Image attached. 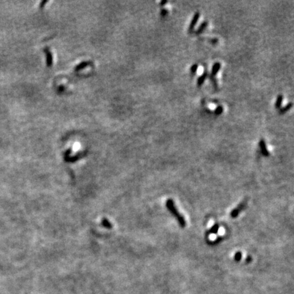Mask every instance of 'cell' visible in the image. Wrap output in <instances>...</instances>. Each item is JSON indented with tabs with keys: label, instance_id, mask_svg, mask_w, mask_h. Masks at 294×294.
Instances as JSON below:
<instances>
[{
	"label": "cell",
	"instance_id": "6da1fadb",
	"mask_svg": "<svg viewBox=\"0 0 294 294\" xmlns=\"http://www.w3.org/2000/svg\"><path fill=\"white\" fill-rule=\"evenodd\" d=\"M166 207H167L168 211L171 212L172 214L176 217L177 221L178 222L179 225L181 227H185L187 225L186 220H185V217L178 212V209H177L176 206H175V204L174 203L172 200L169 199V200H167V201H166Z\"/></svg>",
	"mask_w": 294,
	"mask_h": 294
},
{
	"label": "cell",
	"instance_id": "7a4b0ae2",
	"mask_svg": "<svg viewBox=\"0 0 294 294\" xmlns=\"http://www.w3.org/2000/svg\"><path fill=\"white\" fill-rule=\"evenodd\" d=\"M247 204V200H244L236 208H234L231 211L230 213V216L232 218H236V217H238V215L240 213L241 211H243V210L246 208Z\"/></svg>",
	"mask_w": 294,
	"mask_h": 294
},
{
	"label": "cell",
	"instance_id": "3957f363",
	"mask_svg": "<svg viewBox=\"0 0 294 294\" xmlns=\"http://www.w3.org/2000/svg\"><path fill=\"white\" fill-rule=\"evenodd\" d=\"M200 14L199 12H196L195 14H194V15H193V18H192V20L191 21V23L189 24V29H188V31H189V32H191L193 29H194V27L198 23V22L199 21V18H200Z\"/></svg>",
	"mask_w": 294,
	"mask_h": 294
},
{
	"label": "cell",
	"instance_id": "277c9868",
	"mask_svg": "<svg viewBox=\"0 0 294 294\" xmlns=\"http://www.w3.org/2000/svg\"><path fill=\"white\" fill-rule=\"evenodd\" d=\"M259 146H260V149L261 154H262L263 156H265V157H268L270 155V152L268 151V149H267L265 140H264L263 139H261V140H260V142H259Z\"/></svg>",
	"mask_w": 294,
	"mask_h": 294
},
{
	"label": "cell",
	"instance_id": "5b68a950",
	"mask_svg": "<svg viewBox=\"0 0 294 294\" xmlns=\"http://www.w3.org/2000/svg\"><path fill=\"white\" fill-rule=\"evenodd\" d=\"M220 67H221V64H220L219 62H216L214 63V65H212V70H211V74L212 76H216L218 72H219V70L220 69Z\"/></svg>",
	"mask_w": 294,
	"mask_h": 294
},
{
	"label": "cell",
	"instance_id": "8992f818",
	"mask_svg": "<svg viewBox=\"0 0 294 294\" xmlns=\"http://www.w3.org/2000/svg\"><path fill=\"white\" fill-rule=\"evenodd\" d=\"M207 26H208V21H203L202 23L200 24V26H199L198 29L195 31V34H201V33L206 28Z\"/></svg>",
	"mask_w": 294,
	"mask_h": 294
},
{
	"label": "cell",
	"instance_id": "52a82bcc",
	"mask_svg": "<svg viewBox=\"0 0 294 294\" xmlns=\"http://www.w3.org/2000/svg\"><path fill=\"white\" fill-rule=\"evenodd\" d=\"M283 101V95H280V94L278 95L277 97H276V102H275V108H276V109H279L280 107H281Z\"/></svg>",
	"mask_w": 294,
	"mask_h": 294
},
{
	"label": "cell",
	"instance_id": "ba28073f",
	"mask_svg": "<svg viewBox=\"0 0 294 294\" xmlns=\"http://www.w3.org/2000/svg\"><path fill=\"white\" fill-rule=\"evenodd\" d=\"M207 78V73L204 72L203 74H201L200 77L198 79V86H201L204 84V81L206 80V79Z\"/></svg>",
	"mask_w": 294,
	"mask_h": 294
},
{
	"label": "cell",
	"instance_id": "9c48e42d",
	"mask_svg": "<svg viewBox=\"0 0 294 294\" xmlns=\"http://www.w3.org/2000/svg\"><path fill=\"white\" fill-rule=\"evenodd\" d=\"M292 106H293V103H291V102L288 103L285 106V107H283L281 109H280V114H284V113H285L286 112H287L288 110H289L291 108V107H292Z\"/></svg>",
	"mask_w": 294,
	"mask_h": 294
},
{
	"label": "cell",
	"instance_id": "30bf717a",
	"mask_svg": "<svg viewBox=\"0 0 294 294\" xmlns=\"http://www.w3.org/2000/svg\"><path fill=\"white\" fill-rule=\"evenodd\" d=\"M219 225L217 224V223H216V224H214V225H212L211 228L210 229V230H209V233L210 234H216L218 233V231H219Z\"/></svg>",
	"mask_w": 294,
	"mask_h": 294
},
{
	"label": "cell",
	"instance_id": "8fae6325",
	"mask_svg": "<svg viewBox=\"0 0 294 294\" xmlns=\"http://www.w3.org/2000/svg\"><path fill=\"white\" fill-rule=\"evenodd\" d=\"M223 112V108L221 106H218L216 108V109L214 110V113L216 115H220Z\"/></svg>",
	"mask_w": 294,
	"mask_h": 294
},
{
	"label": "cell",
	"instance_id": "7c38bea8",
	"mask_svg": "<svg viewBox=\"0 0 294 294\" xmlns=\"http://www.w3.org/2000/svg\"><path fill=\"white\" fill-rule=\"evenodd\" d=\"M198 69V64H193L191 67V72L192 74H195L196 72H197V70Z\"/></svg>",
	"mask_w": 294,
	"mask_h": 294
},
{
	"label": "cell",
	"instance_id": "4fadbf2b",
	"mask_svg": "<svg viewBox=\"0 0 294 294\" xmlns=\"http://www.w3.org/2000/svg\"><path fill=\"white\" fill-rule=\"evenodd\" d=\"M242 259V253L241 252H237L235 255H234V260L236 261H239Z\"/></svg>",
	"mask_w": 294,
	"mask_h": 294
},
{
	"label": "cell",
	"instance_id": "5bb4252c",
	"mask_svg": "<svg viewBox=\"0 0 294 294\" xmlns=\"http://www.w3.org/2000/svg\"><path fill=\"white\" fill-rule=\"evenodd\" d=\"M161 14H162V16H165L168 14V11L167 9H162L161 11Z\"/></svg>",
	"mask_w": 294,
	"mask_h": 294
},
{
	"label": "cell",
	"instance_id": "9a60e30c",
	"mask_svg": "<svg viewBox=\"0 0 294 294\" xmlns=\"http://www.w3.org/2000/svg\"><path fill=\"white\" fill-rule=\"evenodd\" d=\"M218 39H217V38H213V39H212L211 40V42L212 43H213V44H216L217 42H218Z\"/></svg>",
	"mask_w": 294,
	"mask_h": 294
},
{
	"label": "cell",
	"instance_id": "2e32d148",
	"mask_svg": "<svg viewBox=\"0 0 294 294\" xmlns=\"http://www.w3.org/2000/svg\"><path fill=\"white\" fill-rule=\"evenodd\" d=\"M167 3H168L167 1H162V2L160 3V4H161V5H165V4H167Z\"/></svg>",
	"mask_w": 294,
	"mask_h": 294
}]
</instances>
